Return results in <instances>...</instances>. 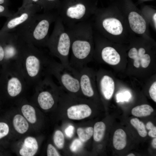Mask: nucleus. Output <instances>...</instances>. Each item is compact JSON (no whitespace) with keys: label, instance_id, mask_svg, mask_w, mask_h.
<instances>
[{"label":"nucleus","instance_id":"nucleus-1","mask_svg":"<svg viewBox=\"0 0 156 156\" xmlns=\"http://www.w3.org/2000/svg\"><path fill=\"white\" fill-rule=\"evenodd\" d=\"M41 48L22 40L16 64L29 87H33L50 75L49 68L53 58Z\"/></svg>","mask_w":156,"mask_h":156},{"label":"nucleus","instance_id":"nucleus-2","mask_svg":"<svg viewBox=\"0 0 156 156\" xmlns=\"http://www.w3.org/2000/svg\"><path fill=\"white\" fill-rule=\"evenodd\" d=\"M58 16L56 10L36 14L13 31L25 42L38 48L45 47L51 24Z\"/></svg>","mask_w":156,"mask_h":156},{"label":"nucleus","instance_id":"nucleus-3","mask_svg":"<svg viewBox=\"0 0 156 156\" xmlns=\"http://www.w3.org/2000/svg\"><path fill=\"white\" fill-rule=\"evenodd\" d=\"M66 27L71 40L70 66L77 70L86 66L90 57L92 49L91 26L86 21Z\"/></svg>","mask_w":156,"mask_h":156},{"label":"nucleus","instance_id":"nucleus-4","mask_svg":"<svg viewBox=\"0 0 156 156\" xmlns=\"http://www.w3.org/2000/svg\"><path fill=\"white\" fill-rule=\"evenodd\" d=\"M54 23L53 30L49 38L45 47L52 56L59 59L64 68L71 70L69 64L71 44L70 35L58 16Z\"/></svg>","mask_w":156,"mask_h":156},{"label":"nucleus","instance_id":"nucleus-5","mask_svg":"<svg viewBox=\"0 0 156 156\" xmlns=\"http://www.w3.org/2000/svg\"><path fill=\"white\" fill-rule=\"evenodd\" d=\"M92 0H60L56 9L66 27L87 21L93 12Z\"/></svg>","mask_w":156,"mask_h":156},{"label":"nucleus","instance_id":"nucleus-6","mask_svg":"<svg viewBox=\"0 0 156 156\" xmlns=\"http://www.w3.org/2000/svg\"><path fill=\"white\" fill-rule=\"evenodd\" d=\"M50 75L57 80L61 88L70 92L76 94L81 92L78 71L68 69L53 58L50 65Z\"/></svg>","mask_w":156,"mask_h":156},{"label":"nucleus","instance_id":"nucleus-7","mask_svg":"<svg viewBox=\"0 0 156 156\" xmlns=\"http://www.w3.org/2000/svg\"><path fill=\"white\" fill-rule=\"evenodd\" d=\"M42 9L36 5L23 1L22 6L16 13L10 17L5 27V31L13 32Z\"/></svg>","mask_w":156,"mask_h":156},{"label":"nucleus","instance_id":"nucleus-8","mask_svg":"<svg viewBox=\"0 0 156 156\" xmlns=\"http://www.w3.org/2000/svg\"><path fill=\"white\" fill-rule=\"evenodd\" d=\"M77 71L81 92L86 96L92 97L94 92L93 78L90 70L85 66Z\"/></svg>","mask_w":156,"mask_h":156},{"label":"nucleus","instance_id":"nucleus-9","mask_svg":"<svg viewBox=\"0 0 156 156\" xmlns=\"http://www.w3.org/2000/svg\"><path fill=\"white\" fill-rule=\"evenodd\" d=\"M145 52L143 48H140L138 50L135 48H133L129 51V57L134 60L133 65L136 68H139L140 64L144 68L149 66L151 62L150 57L148 54H145Z\"/></svg>","mask_w":156,"mask_h":156},{"label":"nucleus","instance_id":"nucleus-10","mask_svg":"<svg viewBox=\"0 0 156 156\" xmlns=\"http://www.w3.org/2000/svg\"><path fill=\"white\" fill-rule=\"evenodd\" d=\"M92 110L89 106L85 103L73 105L67 110L68 118L73 120H79L89 116Z\"/></svg>","mask_w":156,"mask_h":156},{"label":"nucleus","instance_id":"nucleus-11","mask_svg":"<svg viewBox=\"0 0 156 156\" xmlns=\"http://www.w3.org/2000/svg\"><path fill=\"white\" fill-rule=\"evenodd\" d=\"M130 27L132 30L139 34H143L146 28V21L143 17L135 12H131L128 16Z\"/></svg>","mask_w":156,"mask_h":156},{"label":"nucleus","instance_id":"nucleus-12","mask_svg":"<svg viewBox=\"0 0 156 156\" xmlns=\"http://www.w3.org/2000/svg\"><path fill=\"white\" fill-rule=\"evenodd\" d=\"M99 86L104 98L107 100H109L113 94L115 88L113 79L107 75H104L99 80Z\"/></svg>","mask_w":156,"mask_h":156},{"label":"nucleus","instance_id":"nucleus-13","mask_svg":"<svg viewBox=\"0 0 156 156\" xmlns=\"http://www.w3.org/2000/svg\"><path fill=\"white\" fill-rule=\"evenodd\" d=\"M101 25L104 29L113 35H120L122 32L123 27L121 23L115 18L104 19L101 22Z\"/></svg>","mask_w":156,"mask_h":156},{"label":"nucleus","instance_id":"nucleus-14","mask_svg":"<svg viewBox=\"0 0 156 156\" xmlns=\"http://www.w3.org/2000/svg\"><path fill=\"white\" fill-rule=\"evenodd\" d=\"M38 146V142L34 137H27L24 140L19 153L22 156H33L37 153Z\"/></svg>","mask_w":156,"mask_h":156},{"label":"nucleus","instance_id":"nucleus-15","mask_svg":"<svg viewBox=\"0 0 156 156\" xmlns=\"http://www.w3.org/2000/svg\"><path fill=\"white\" fill-rule=\"evenodd\" d=\"M101 56L103 61L111 65H117L120 60L119 54L114 48L110 47L103 48L101 52Z\"/></svg>","mask_w":156,"mask_h":156},{"label":"nucleus","instance_id":"nucleus-16","mask_svg":"<svg viewBox=\"0 0 156 156\" xmlns=\"http://www.w3.org/2000/svg\"><path fill=\"white\" fill-rule=\"evenodd\" d=\"M127 135L125 131L122 129H118L115 132L113 137V145L117 150L123 149L127 144Z\"/></svg>","mask_w":156,"mask_h":156},{"label":"nucleus","instance_id":"nucleus-17","mask_svg":"<svg viewBox=\"0 0 156 156\" xmlns=\"http://www.w3.org/2000/svg\"><path fill=\"white\" fill-rule=\"evenodd\" d=\"M13 124L16 131L20 134L25 133L29 128L28 121L24 116L20 114H17L14 116Z\"/></svg>","mask_w":156,"mask_h":156},{"label":"nucleus","instance_id":"nucleus-18","mask_svg":"<svg viewBox=\"0 0 156 156\" xmlns=\"http://www.w3.org/2000/svg\"><path fill=\"white\" fill-rule=\"evenodd\" d=\"M21 110L24 117L31 124L36 122V111L33 106L29 104H25L22 106Z\"/></svg>","mask_w":156,"mask_h":156},{"label":"nucleus","instance_id":"nucleus-19","mask_svg":"<svg viewBox=\"0 0 156 156\" xmlns=\"http://www.w3.org/2000/svg\"><path fill=\"white\" fill-rule=\"evenodd\" d=\"M153 111V108L148 104H144L137 106L131 110L132 114L138 117L150 115Z\"/></svg>","mask_w":156,"mask_h":156},{"label":"nucleus","instance_id":"nucleus-20","mask_svg":"<svg viewBox=\"0 0 156 156\" xmlns=\"http://www.w3.org/2000/svg\"><path fill=\"white\" fill-rule=\"evenodd\" d=\"M105 125L104 122H99L94 125L93 129V138L96 142L101 141L103 138L105 130Z\"/></svg>","mask_w":156,"mask_h":156},{"label":"nucleus","instance_id":"nucleus-21","mask_svg":"<svg viewBox=\"0 0 156 156\" xmlns=\"http://www.w3.org/2000/svg\"><path fill=\"white\" fill-rule=\"evenodd\" d=\"M77 132L80 139L82 142H85L89 139L93 135V129L91 127L85 128H79Z\"/></svg>","mask_w":156,"mask_h":156},{"label":"nucleus","instance_id":"nucleus-22","mask_svg":"<svg viewBox=\"0 0 156 156\" xmlns=\"http://www.w3.org/2000/svg\"><path fill=\"white\" fill-rule=\"evenodd\" d=\"M131 124L137 130L139 135L142 137H145L147 135L145 127L144 124L137 118H133L130 120Z\"/></svg>","mask_w":156,"mask_h":156},{"label":"nucleus","instance_id":"nucleus-23","mask_svg":"<svg viewBox=\"0 0 156 156\" xmlns=\"http://www.w3.org/2000/svg\"><path fill=\"white\" fill-rule=\"evenodd\" d=\"M42 0L43 4L44 12H46L56 10L60 0Z\"/></svg>","mask_w":156,"mask_h":156},{"label":"nucleus","instance_id":"nucleus-24","mask_svg":"<svg viewBox=\"0 0 156 156\" xmlns=\"http://www.w3.org/2000/svg\"><path fill=\"white\" fill-rule=\"evenodd\" d=\"M53 141L55 145L59 148H63L64 144V138L62 133L60 130L56 131L53 136Z\"/></svg>","mask_w":156,"mask_h":156},{"label":"nucleus","instance_id":"nucleus-25","mask_svg":"<svg viewBox=\"0 0 156 156\" xmlns=\"http://www.w3.org/2000/svg\"><path fill=\"white\" fill-rule=\"evenodd\" d=\"M9 131L8 125L4 122H0V139L8 135Z\"/></svg>","mask_w":156,"mask_h":156},{"label":"nucleus","instance_id":"nucleus-26","mask_svg":"<svg viewBox=\"0 0 156 156\" xmlns=\"http://www.w3.org/2000/svg\"><path fill=\"white\" fill-rule=\"evenodd\" d=\"M82 145V142L80 139H75L71 144L70 149L72 151L75 152L80 149Z\"/></svg>","mask_w":156,"mask_h":156},{"label":"nucleus","instance_id":"nucleus-27","mask_svg":"<svg viewBox=\"0 0 156 156\" xmlns=\"http://www.w3.org/2000/svg\"><path fill=\"white\" fill-rule=\"evenodd\" d=\"M146 128L150 131L148 133V135L153 138L156 137V127L151 122H148L146 125Z\"/></svg>","mask_w":156,"mask_h":156},{"label":"nucleus","instance_id":"nucleus-28","mask_svg":"<svg viewBox=\"0 0 156 156\" xmlns=\"http://www.w3.org/2000/svg\"><path fill=\"white\" fill-rule=\"evenodd\" d=\"M47 154L48 156H60L55 148L51 144L48 145Z\"/></svg>","mask_w":156,"mask_h":156},{"label":"nucleus","instance_id":"nucleus-29","mask_svg":"<svg viewBox=\"0 0 156 156\" xmlns=\"http://www.w3.org/2000/svg\"><path fill=\"white\" fill-rule=\"evenodd\" d=\"M150 95L152 100L156 102V81L154 82L151 85L149 91Z\"/></svg>","mask_w":156,"mask_h":156},{"label":"nucleus","instance_id":"nucleus-30","mask_svg":"<svg viewBox=\"0 0 156 156\" xmlns=\"http://www.w3.org/2000/svg\"><path fill=\"white\" fill-rule=\"evenodd\" d=\"M74 130V127L71 125H69L65 130V132L66 136L71 138L73 135Z\"/></svg>","mask_w":156,"mask_h":156},{"label":"nucleus","instance_id":"nucleus-31","mask_svg":"<svg viewBox=\"0 0 156 156\" xmlns=\"http://www.w3.org/2000/svg\"><path fill=\"white\" fill-rule=\"evenodd\" d=\"M35 4L43 9V4L42 0H23Z\"/></svg>","mask_w":156,"mask_h":156},{"label":"nucleus","instance_id":"nucleus-32","mask_svg":"<svg viewBox=\"0 0 156 156\" xmlns=\"http://www.w3.org/2000/svg\"><path fill=\"white\" fill-rule=\"evenodd\" d=\"M5 13L10 16H12L9 14H12L11 13L9 12L8 10H7V8L4 5H0V13Z\"/></svg>","mask_w":156,"mask_h":156},{"label":"nucleus","instance_id":"nucleus-33","mask_svg":"<svg viewBox=\"0 0 156 156\" xmlns=\"http://www.w3.org/2000/svg\"><path fill=\"white\" fill-rule=\"evenodd\" d=\"M3 60H5L3 47L0 44V62H1Z\"/></svg>","mask_w":156,"mask_h":156},{"label":"nucleus","instance_id":"nucleus-34","mask_svg":"<svg viewBox=\"0 0 156 156\" xmlns=\"http://www.w3.org/2000/svg\"><path fill=\"white\" fill-rule=\"evenodd\" d=\"M152 146L154 148H156V138H155L154 139L152 142Z\"/></svg>","mask_w":156,"mask_h":156},{"label":"nucleus","instance_id":"nucleus-35","mask_svg":"<svg viewBox=\"0 0 156 156\" xmlns=\"http://www.w3.org/2000/svg\"><path fill=\"white\" fill-rule=\"evenodd\" d=\"M8 0H0V5H4L7 4Z\"/></svg>","mask_w":156,"mask_h":156},{"label":"nucleus","instance_id":"nucleus-36","mask_svg":"<svg viewBox=\"0 0 156 156\" xmlns=\"http://www.w3.org/2000/svg\"><path fill=\"white\" fill-rule=\"evenodd\" d=\"M153 19L154 20V22H155V26L156 27V13H155V14H154L153 16Z\"/></svg>","mask_w":156,"mask_h":156},{"label":"nucleus","instance_id":"nucleus-37","mask_svg":"<svg viewBox=\"0 0 156 156\" xmlns=\"http://www.w3.org/2000/svg\"><path fill=\"white\" fill-rule=\"evenodd\" d=\"M127 156H135V155L133 153H130V154H128Z\"/></svg>","mask_w":156,"mask_h":156}]
</instances>
